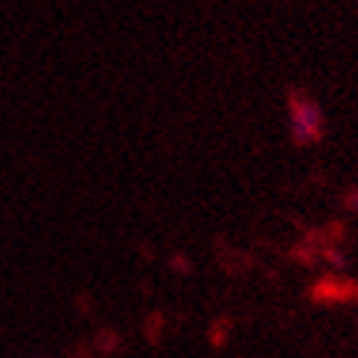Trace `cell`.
I'll return each instance as SVG.
<instances>
[{
	"instance_id": "obj_1",
	"label": "cell",
	"mask_w": 358,
	"mask_h": 358,
	"mask_svg": "<svg viewBox=\"0 0 358 358\" xmlns=\"http://www.w3.org/2000/svg\"><path fill=\"white\" fill-rule=\"evenodd\" d=\"M289 131L300 146H312V143L320 140V134H324V111H320V105L312 96L294 94L289 99Z\"/></svg>"
},
{
	"instance_id": "obj_2",
	"label": "cell",
	"mask_w": 358,
	"mask_h": 358,
	"mask_svg": "<svg viewBox=\"0 0 358 358\" xmlns=\"http://www.w3.org/2000/svg\"><path fill=\"white\" fill-rule=\"evenodd\" d=\"M347 204H350V207H352V210L358 213V192H350V199H347Z\"/></svg>"
}]
</instances>
